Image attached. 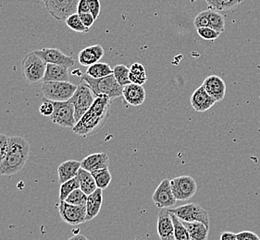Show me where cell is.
<instances>
[{"label": "cell", "instance_id": "1", "mask_svg": "<svg viewBox=\"0 0 260 240\" xmlns=\"http://www.w3.org/2000/svg\"><path fill=\"white\" fill-rule=\"evenodd\" d=\"M111 104L112 100L109 96H96L94 104L73 127V132L83 138L96 134L110 117Z\"/></svg>", "mask_w": 260, "mask_h": 240}, {"label": "cell", "instance_id": "2", "mask_svg": "<svg viewBox=\"0 0 260 240\" xmlns=\"http://www.w3.org/2000/svg\"><path fill=\"white\" fill-rule=\"evenodd\" d=\"M30 155V144L21 136L10 137L5 160L0 167V176H11L22 170Z\"/></svg>", "mask_w": 260, "mask_h": 240}, {"label": "cell", "instance_id": "3", "mask_svg": "<svg viewBox=\"0 0 260 240\" xmlns=\"http://www.w3.org/2000/svg\"><path fill=\"white\" fill-rule=\"evenodd\" d=\"M82 82L88 85L95 97L103 94L109 96L113 101L122 96L123 87L118 84L113 74L102 78H93L89 77L87 74H83L82 75Z\"/></svg>", "mask_w": 260, "mask_h": 240}, {"label": "cell", "instance_id": "4", "mask_svg": "<svg viewBox=\"0 0 260 240\" xmlns=\"http://www.w3.org/2000/svg\"><path fill=\"white\" fill-rule=\"evenodd\" d=\"M46 70L47 63L37 56L35 51L28 53L21 61V73L27 84L43 83Z\"/></svg>", "mask_w": 260, "mask_h": 240}, {"label": "cell", "instance_id": "5", "mask_svg": "<svg viewBox=\"0 0 260 240\" xmlns=\"http://www.w3.org/2000/svg\"><path fill=\"white\" fill-rule=\"evenodd\" d=\"M77 90L70 82H46L42 84V92L46 99L52 102H67Z\"/></svg>", "mask_w": 260, "mask_h": 240}, {"label": "cell", "instance_id": "6", "mask_svg": "<svg viewBox=\"0 0 260 240\" xmlns=\"http://www.w3.org/2000/svg\"><path fill=\"white\" fill-rule=\"evenodd\" d=\"M94 100L95 95L93 91L90 89V87L85 83H81L77 86V90L75 91L73 97L69 100L74 106V117L76 122H78L88 111L89 108L94 104Z\"/></svg>", "mask_w": 260, "mask_h": 240}, {"label": "cell", "instance_id": "7", "mask_svg": "<svg viewBox=\"0 0 260 240\" xmlns=\"http://www.w3.org/2000/svg\"><path fill=\"white\" fill-rule=\"evenodd\" d=\"M171 213L175 214L182 221L193 223L199 222L209 228V215L201 205L198 204H189L179 206L174 209H168Z\"/></svg>", "mask_w": 260, "mask_h": 240}, {"label": "cell", "instance_id": "8", "mask_svg": "<svg viewBox=\"0 0 260 240\" xmlns=\"http://www.w3.org/2000/svg\"><path fill=\"white\" fill-rule=\"evenodd\" d=\"M49 14L57 21H66L70 16L77 13L80 0H42Z\"/></svg>", "mask_w": 260, "mask_h": 240}, {"label": "cell", "instance_id": "9", "mask_svg": "<svg viewBox=\"0 0 260 240\" xmlns=\"http://www.w3.org/2000/svg\"><path fill=\"white\" fill-rule=\"evenodd\" d=\"M54 112L50 116V120L56 125L62 128L73 129L76 125V120L74 117V106L73 104L67 102H53Z\"/></svg>", "mask_w": 260, "mask_h": 240}, {"label": "cell", "instance_id": "10", "mask_svg": "<svg viewBox=\"0 0 260 240\" xmlns=\"http://www.w3.org/2000/svg\"><path fill=\"white\" fill-rule=\"evenodd\" d=\"M172 193L177 201H188L198 191L196 180L190 176H181L171 180Z\"/></svg>", "mask_w": 260, "mask_h": 240}, {"label": "cell", "instance_id": "11", "mask_svg": "<svg viewBox=\"0 0 260 240\" xmlns=\"http://www.w3.org/2000/svg\"><path fill=\"white\" fill-rule=\"evenodd\" d=\"M61 219L70 225H78L86 222V206H77L61 201L58 205Z\"/></svg>", "mask_w": 260, "mask_h": 240}, {"label": "cell", "instance_id": "12", "mask_svg": "<svg viewBox=\"0 0 260 240\" xmlns=\"http://www.w3.org/2000/svg\"><path fill=\"white\" fill-rule=\"evenodd\" d=\"M152 199L154 204H156V207H158L159 209L172 208L176 204L177 199L172 193L170 179L165 178L162 180L153 194Z\"/></svg>", "mask_w": 260, "mask_h": 240}, {"label": "cell", "instance_id": "13", "mask_svg": "<svg viewBox=\"0 0 260 240\" xmlns=\"http://www.w3.org/2000/svg\"><path fill=\"white\" fill-rule=\"evenodd\" d=\"M35 52L47 64H54L66 68H72L75 64V59L73 57L67 56L57 48H43Z\"/></svg>", "mask_w": 260, "mask_h": 240}, {"label": "cell", "instance_id": "14", "mask_svg": "<svg viewBox=\"0 0 260 240\" xmlns=\"http://www.w3.org/2000/svg\"><path fill=\"white\" fill-rule=\"evenodd\" d=\"M204 89L217 103L224 99L226 94V84L222 78L217 75H210L202 84Z\"/></svg>", "mask_w": 260, "mask_h": 240}, {"label": "cell", "instance_id": "15", "mask_svg": "<svg viewBox=\"0 0 260 240\" xmlns=\"http://www.w3.org/2000/svg\"><path fill=\"white\" fill-rule=\"evenodd\" d=\"M157 235L160 240H175L174 227L171 213L168 209H161L157 216Z\"/></svg>", "mask_w": 260, "mask_h": 240}, {"label": "cell", "instance_id": "16", "mask_svg": "<svg viewBox=\"0 0 260 240\" xmlns=\"http://www.w3.org/2000/svg\"><path fill=\"white\" fill-rule=\"evenodd\" d=\"M190 102H191V105L193 110H196L197 112H200V113H203V112H206L210 108H212L217 103L206 92V90L204 89L202 85L192 93Z\"/></svg>", "mask_w": 260, "mask_h": 240}, {"label": "cell", "instance_id": "17", "mask_svg": "<svg viewBox=\"0 0 260 240\" xmlns=\"http://www.w3.org/2000/svg\"><path fill=\"white\" fill-rule=\"evenodd\" d=\"M110 157L106 152H96L83 158L81 161V167L90 173L95 172L100 169L109 168Z\"/></svg>", "mask_w": 260, "mask_h": 240}, {"label": "cell", "instance_id": "18", "mask_svg": "<svg viewBox=\"0 0 260 240\" xmlns=\"http://www.w3.org/2000/svg\"><path fill=\"white\" fill-rule=\"evenodd\" d=\"M122 96L128 105L140 106L146 101V90L142 85L128 84L123 87Z\"/></svg>", "mask_w": 260, "mask_h": 240}, {"label": "cell", "instance_id": "19", "mask_svg": "<svg viewBox=\"0 0 260 240\" xmlns=\"http://www.w3.org/2000/svg\"><path fill=\"white\" fill-rule=\"evenodd\" d=\"M105 50L102 46L94 45L83 48L78 55V61L83 67H90L99 62L104 57Z\"/></svg>", "mask_w": 260, "mask_h": 240}, {"label": "cell", "instance_id": "20", "mask_svg": "<svg viewBox=\"0 0 260 240\" xmlns=\"http://www.w3.org/2000/svg\"><path fill=\"white\" fill-rule=\"evenodd\" d=\"M81 168V162L77 160H67L61 163L57 167L58 182L61 185L77 176L79 169Z\"/></svg>", "mask_w": 260, "mask_h": 240}, {"label": "cell", "instance_id": "21", "mask_svg": "<svg viewBox=\"0 0 260 240\" xmlns=\"http://www.w3.org/2000/svg\"><path fill=\"white\" fill-rule=\"evenodd\" d=\"M103 204V190L98 188L94 192L90 194L86 203V222L95 218L99 215Z\"/></svg>", "mask_w": 260, "mask_h": 240}, {"label": "cell", "instance_id": "22", "mask_svg": "<svg viewBox=\"0 0 260 240\" xmlns=\"http://www.w3.org/2000/svg\"><path fill=\"white\" fill-rule=\"evenodd\" d=\"M46 82H70L68 68L54 64H47V70L43 83Z\"/></svg>", "mask_w": 260, "mask_h": 240}, {"label": "cell", "instance_id": "23", "mask_svg": "<svg viewBox=\"0 0 260 240\" xmlns=\"http://www.w3.org/2000/svg\"><path fill=\"white\" fill-rule=\"evenodd\" d=\"M76 178H78L80 188L87 196H89L90 194L93 193L98 189V187H96V184H95V181H94V178L93 177V175H92V173L84 170L82 167L79 169Z\"/></svg>", "mask_w": 260, "mask_h": 240}, {"label": "cell", "instance_id": "24", "mask_svg": "<svg viewBox=\"0 0 260 240\" xmlns=\"http://www.w3.org/2000/svg\"><path fill=\"white\" fill-rule=\"evenodd\" d=\"M182 223L187 228L191 240H208L209 228L204 225L203 223H199V222L189 223L184 221H182Z\"/></svg>", "mask_w": 260, "mask_h": 240}, {"label": "cell", "instance_id": "25", "mask_svg": "<svg viewBox=\"0 0 260 240\" xmlns=\"http://www.w3.org/2000/svg\"><path fill=\"white\" fill-rule=\"evenodd\" d=\"M131 84L144 85L147 82L146 68L141 63H134L130 67L129 74Z\"/></svg>", "mask_w": 260, "mask_h": 240}, {"label": "cell", "instance_id": "26", "mask_svg": "<svg viewBox=\"0 0 260 240\" xmlns=\"http://www.w3.org/2000/svg\"><path fill=\"white\" fill-rule=\"evenodd\" d=\"M93 78H102L113 74V68L107 63L98 62L87 68L86 73Z\"/></svg>", "mask_w": 260, "mask_h": 240}, {"label": "cell", "instance_id": "27", "mask_svg": "<svg viewBox=\"0 0 260 240\" xmlns=\"http://www.w3.org/2000/svg\"><path fill=\"white\" fill-rule=\"evenodd\" d=\"M245 0H206L210 10L216 11H229L234 10Z\"/></svg>", "mask_w": 260, "mask_h": 240}, {"label": "cell", "instance_id": "28", "mask_svg": "<svg viewBox=\"0 0 260 240\" xmlns=\"http://www.w3.org/2000/svg\"><path fill=\"white\" fill-rule=\"evenodd\" d=\"M93 177L94 178V181L96 184V187L100 189H107L109 188L111 180H112V176L110 174L109 168L105 169H100L95 172L92 173Z\"/></svg>", "mask_w": 260, "mask_h": 240}, {"label": "cell", "instance_id": "29", "mask_svg": "<svg viewBox=\"0 0 260 240\" xmlns=\"http://www.w3.org/2000/svg\"><path fill=\"white\" fill-rule=\"evenodd\" d=\"M171 216H172L173 227H174V238L175 240H191L187 228L185 227V225H183L182 220L172 213H171Z\"/></svg>", "mask_w": 260, "mask_h": 240}, {"label": "cell", "instance_id": "30", "mask_svg": "<svg viewBox=\"0 0 260 240\" xmlns=\"http://www.w3.org/2000/svg\"><path fill=\"white\" fill-rule=\"evenodd\" d=\"M208 19H209V28L219 32H223L225 30V19L219 11L208 10Z\"/></svg>", "mask_w": 260, "mask_h": 240}, {"label": "cell", "instance_id": "31", "mask_svg": "<svg viewBox=\"0 0 260 240\" xmlns=\"http://www.w3.org/2000/svg\"><path fill=\"white\" fill-rule=\"evenodd\" d=\"M129 74H130V68L126 67L125 65H117L113 68V75L115 78L118 82V84L121 85L122 87L131 84Z\"/></svg>", "mask_w": 260, "mask_h": 240}, {"label": "cell", "instance_id": "32", "mask_svg": "<svg viewBox=\"0 0 260 240\" xmlns=\"http://www.w3.org/2000/svg\"><path fill=\"white\" fill-rule=\"evenodd\" d=\"M80 188V184H79L78 178H75L69 180L67 182L63 183L60 185L59 188V199L61 201H65L66 198H68L69 195L74 191L75 189Z\"/></svg>", "mask_w": 260, "mask_h": 240}, {"label": "cell", "instance_id": "33", "mask_svg": "<svg viewBox=\"0 0 260 240\" xmlns=\"http://www.w3.org/2000/svg\"><path fill=\"white\" fill-rule=\"evenodd\" d=\"M65 23H66V25L70 29H72L73 31L80 32V33L88 32L89 30H90V29L86 28V27L83 25V23L81 21V18H80L78 13H75L73 15L70 16L68 19L66 20V21H65Z\"/></svg>", "mask_w": 260, "mask_h": 240}, {"label": "cell", "instance_id": "34", "mask_svg": "<svg viewBox=\"0 0 260 240\" xmlns=\"http://www.w3.org/2000/svg\"><path fill=\"white\" fill-rule=\"evenodd\" d=\"M87 198L88 196L82 191L81 188H77L69 195L68 198L65 199V202L67 204H73V205L85 206L87 203Z\"/></svg>", "mask_w": 260, "mask_h": 240}, {"label": "cell", "instance_id": "35", "mask_svg": "<svg viewBox=\"0 0 260 240\" xmlns=\"http://www.w3.org/2000/svg\"><path fill=\"white\" fill-rule=\"evenodd\" d=\"M197 31H198V35L204 40H207V41H215L220 35V32L215 31L209 27L198 28V29H197Z\"/></svg>", "mask_w": 260, "mask_h": 240}, {"label": "cell", "instance_id": "36", "mask_svg": "<svg viewBox=\"0 0 260 240\" xmlns=\"http://www.w3.org/2000/svg\"><path fill=\"white\" fill-rule=\"evenodd\" d=\"M9 144H10V137H8L3 133H0V167L3 161L5 160L8 149H9Z\"/></svg>", "mask_w": 260, "mask_h": 240}, {"label": "cell", "instance_id": "37", "mask_svg": "<svg viewBox=\"0 0 260 240\" xmlns=\"http://www.w3.org/2000/svg\"><path fill=\"white\" fill-rule=\"evenodd\" d=\"M194 27L198 28H203V27H209V19H208V11H201L198 14L194 21H193Z\"/></svg>", "mask_w": 260, "mask_h": 240}, {"label": "cell", "instance_id": "38", "mask_svg": "<svg viewBox=\"0 0 260 240\" xmlns=\"http://www.w3.org/2000/svg\"><path fill=\"white\" fill-rule=\"evenodd\" d=\"M39 112L41 113L42 115L50 117L54 112V105H53L52 101L44 98L41 106L39 108Z\"/></svg>", "mask_w": 260, "mask_h": 240}, {"label": "cell", "instance_id": "39", "mask_svg": "<svg viewBox=\"0 0 260 240\" xmlns=\"http://www.w3.org/2000/svg\"><path fill=\"white\" fill-rule=\"evenodd\" d=\"M88 2L89 11L92 15L94 16V20H96L100 14L101 5L99 0H87Z\"/></svg>", "mask_w": 260, "mask_h": 240}, {"label": "cell", "instance_id": "40", "mask_svg": "<svg viewBox=\"0 0 260 240\" xmlns=\"http://www.w3.org/2000/svg\"><path fill=\"white\" fill-rule=\"evenodd\" d=\"M237 240H260V237L254 232L242 231L236 234Z\"/></svg>", "mask_w": 260, "mask_h": 240}, {"label": "cell", "instance_id": "41", "mask_svg": "<svg viewBox=\"0 0 260 240\" xmlns=\"http://www.w3.org/2000/svg\"><path fill=\"white\" fill-rule=\"evenodd\" d=\"M80 16V18H81V21L83 23V25L86 27V28H88L90 29L91 27L93 26V24H94V16L92 15L90 12H87V13H82V14H79Z\"/></svg>", "mask_w": 260, "mask_h": 240}, {"label": "cell", "instance_id": "42", "mask_svg": "<svg viewBox=\"0 0 260 240\" xmlns=\"http://www.w3.org/2000/svg\"><path fill=\"white\" fill-rule=\"evenodd\" d=\"M87 12H90L87 0H80L77 7V13L82 14V13H87Z\"/></svg>", "mask_w": 260, "mask_h": 240}, {"label": "cell", "instance_id": "43", "mask_svg": "<svg viewBox=\"0 0 260 240\" xmlns=\"http://www.w3.org/2000/svg\"><path fill=\"white\" fill-rule=\"evenodd\" d=\"M220 240H237V236L232 232H223L220 235Z\"/></svg>", "mask_w": 260, "mask_h": 240}, {"label": "cell", "instance_id": "44", "mask_svg": "<svg viewBox=\"0 0 260 240\" xmlns=\"http://www.w3.org/2000/svg\"><path fill=\"white\" fill-rule=\"evenodd\" d=\"M68 240H89L85 235H82V234H77V235H73L71 238Z\"/></svg>", "mask_w": 260, "mask_h": 240}]
</instances>
